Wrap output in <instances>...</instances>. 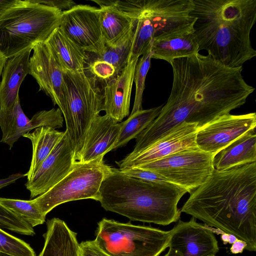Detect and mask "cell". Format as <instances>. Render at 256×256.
I'll list each match as a JSON object with an SVG mask.
<instances>
[{"instance_id":"6da1fadb","label":"cell","mask_w":256,"mask_h":256,"mask_svg":"<svg viewBox=\"0 0 256 256\" xmlns=\"http://www.w3.org/2000/svg\"><path fill=\"white\" fill-rule=\"evenodd\" d=\"M170 64L173 82L166 104L198 128L244 105L254 90L243 78L242 67H228L208 54L198 53Z\"/></svg>"},{"instance_id":"7a4b0ae2","label":"cell","mask_w":256,"mask_h":256,"mask_svg":"<svg viewBox=\"0 0 256 256\" xmlns=\"http://www.w3.org/2000/svg\"><path fill=\"white\" fill-rule=\"evenodd\" d=\"M205 224L232 234L256 251V162L214 169L180 209Z\"/></svg>"},{"instance_id":"3957f363","label":"cell","mask_w":256,"mask_h":256,"mask_svg":"<svg viewBox=\"0 0 256 256\" xmlns=\"http://www.w3.org/2000/svg\"><path fill=\"white\" fill-rule=\"evenodd\" d=\"M190 14L199 51L224 65L242 67L256 56L250 34L256 21V0H192Z\"/></svg>"},{"instance_id":"277c9868","label":"cell","mask_w":256,"mask_h":256,"mask_svg":"<svg viewBox=\"0 0 256 256\" xmlns=\"http://www.w3.org/2000/svg\"><path fill=\"white\" fill-rule=\"evenodd\" d=\"M186 192L170 182L138 179L112 167L100 186L98 202L105 210L131 220L167 226L179 220L178 204Z\"/></svg>"},{"instance_id":"5b68a950","label":"cell","mask_w":256,"mask_h":256,"mask_svg":"<svg viewBox=\"0 0 256 256\" xmlns=\"http://www.w3.org/2000/svg\"><path fill=\"white\" fill-rule=\"evenodd\" d=\"M62 13L34 0H18L0 16V55L7 59L45 42L59 26Z\"/></svg>"},{"instance_id":"8992f818","label":"cell","mask_w":256,"mask_h":256,"mask_svg":"<svg viewBox=\"0 0 256 256\" xmlns=\"http://www.w3.org/2000/svg\"><path fill=\"white\" fill-rule=\"evenodd\" d=\"M62 72L64 94L60 109L74 150L76 162L90 124L104 110V95L98 78L87 68L76 72Z\"/></svg>"},{"instance_id":"52a82bcc","label":"cell","mask_w":256,"mask_h":256,"mask_svg":"<svg viewBox=\"0 0 256 256\" xmlns=\"http://www.w3.org/2000/svg\"><path fill=\"white\" fill-rule=\"evenodd\" d=\"M192 0H137L135 32L130 56L139 58L152 40L158 36L192 27Z\"/></svg>"},{"instance_id":"ba28073f","label":"cell","mask_w":256,"mask_h":256,"mask_svg":"<svg viewBox=\"0 0 256 256\" xmlns=\"http://www.w3.org/2000/svg\"><path fill=\"white\" fill-rule=\"evenodd\" d=\"M170 230L103 218L94 240L109 256H160L168 248Z\"/></svg>"},{"instance_id":"9c48e42d","label":"cell","mask_w":256,"mask_h":256,"mask_svg":"<svg viewBox=\"0 0 256 256\" xmlns=\"http://www.w3.org/2000/svg\"><path fill=\"white\" fill-rule=\"evenodd\" d=\"M111 168L104 164V158L88 162H76L62 180L32 202L46 216L53 208L66 202L83 199L98 201L100 186Z\"/></svg>"},{"instance_id":"30bf717a","label":"cell","mask_w":256,"mask_h":256,"mask_svg":"<svg viewBox=\"0 0 256 256\" xmlns=\"http://www.w3.org/2000/svg\"><path fill=\"white\" fill-rule=\"evenodd\" d=\"M213 158V155L196 147L135 167L156 173L190 194L212 173Z\"/></svg>"},{"instance_id":"8fae6325","label":"cell","mask_w":256,"mask_h":256,"mask_svg":"<svg viewBox=\"0 0 256 256\" xmlns=\"http://www.w3.org/2000/svg\"><path fill=\"white\" fill-rule=\"evenodd\" d=\"M72 42L86 52L99 56L106 47L102 36L100 8L76 4L62 12L58 26Z\"/></svg>"},{"instance_id":"7c38bea8","label":"cell","mask_w":256,"mask_h":256,"mask_svg":"<svg viewBox=\"0 0 256 256\" xmlns=\"http://www.w3.org/2000/svg\"><path fill=\"white\" fill-rule=\"evenodd\" d=\"M256 126V114L222 116L199 128L196 141L200 149L214 156Z\"/></svg>"},{"instance_id":"4fadbf2b","label":"cell","mask_w":256,"mask_h":256,"mask_svg":"<svg viewBox=\"0 0 256 256\" xmlns=\"http://www.w3.org/2000/svg\"><path fill=\"white\" fill-rule=\"evenodd\" d=\"M198 129L196 123L182 122L138 154L127 155L116 162L119 168L138 166L184 150L198 147L196 141Z\"/></svg>"},{"instance_id":"5bb4252c","label":"cell","mask_w":256,"mask_h":256,"mask_svg":"<svg viewBox=\"0 0 256 256\" xmlns=\"http://www.w3.org/2000/svg\"><path fill=\"white\" fill-rule=\"evenodd\" d=\"M63 122L62 114L59 108L40 111L30 119L24 113L18 97L10 108L0 109V128L2 132L0 142L7 144L11 149L24 134L41 126L60 128L62 127Z\"/></svg>"},{"instance_id":"9a60e30c","label":"cell","mask_w":256,"mask_h":256,"mask_svg":"<svg viewBox=\"0 0 256 256\" xmlns=\"http://www.w3.org/2000/svg\"><path fill=\"white\" fill-rule=\"evenodd\" d=\"M218 231L197 222L193 217L188 222L179 220L170 230L168 248L182 256H216L219 248L214 233Z\"/></svg>"},{"instance_id":"2e32d148","label":"cell","mask_w":256,"mask_h":256,"mask_svg":"<svg viewBox=\"0 0 256 256\" xmlns=\"http://www.w3.org/2000/svg\"><path fill=\"white\" fill-rule=\"evenodd\" d=\"M74 152L70 137L65 134L34 176L25 184L30 199L48 190L72 169L75 161Z\"/></svg>"},{"instance_id":"e0dca14e","label":"cell","mask_w":256,"mask_h":256,"mask_svg":"<svg viewBox=\"0 0 256 256\" xmlns=\"http://www.w3.org/2000/svg\"><path fill=\"white\" fill-rule=\"evenodd\" d=\"M30 58L29 73L43 91L60 108L63 100L62 70L46 42L38 44Z\"/></svg>"},{"instance_id":"ac0fdd59","label":"cell","mask_w":256,"mask_h":256,"mask_svg":"<svg viewBox=\"0 0 256 256\" xmlns=\"http://www.w3.org/2000/svg\"><path fill=\"white\" fill-rule=\"evenodd\" d=\"M138 59L130 56L121 72L106 82L103 92L104 110L117 122H122L130 114L132 90Z\"/></svg>"},{"instance_id":"d6986e66","label":"cell","mask_w":256,"mask_h":256,"mask_svg":"<svg viewBox=\"0 0 256 256\" xmlns=\"http://www.w3.org/2000/svg\"><path fill=\"white\" fill-rule=\"evenodd\" d=\"M121 128V122L118 123L106 114L97 116L90 126L82 148L76 162H88L104 158L112 150Z\"/></svg>"},{"instance_id":"ffe728a7","label":"cell","mask_w":256,"mask_h":256,"mask_svg":"<svg viewBox=\"0 0 256 256\" xmlns=\"http://www.w3.org/2000/svg\"><path fill=\"white\" fill-rule=\"evenodd\" d=\"M150 50L152 58L162 60L170 63L174 59L198 53L199 48L192 26L154 38Z\"/></svg>"},{"instance_id":"44dd1931","label":"cell","mask_w":256,"mask_h":256,"mask_svg":"<svg viewBox=\"0 0 256 256\" xmlns=\"http://www.w3.org/2000/svg\"><path fill=\"white\" fill-rule=\"evenodd\" d=\"M32 48L6 60L0 81V109L11 107L19 97L20 86L29 73L30 55Z\"/></svg>"},{"instance_id":"7402d4cb","label":"cell","mask_w":256,"mask_h":256,"mask_svg":"<svg viewBox=\"0 0 256 256\" xmlns=\"http://www.w3.org/2000/svg\"><path fill=\"white\" fill-rule=\"evenodd\" d=\"M76 235L63 220H48L44 245L38 256H81Z\"/></svg>"},{"instance_id":"603a6c76","label":"cell","mask_w":256,"mask_h":256,"mask_svg":"<svg viewBox=\"0 0 256 256\" xmlns=\"http://www.w3.org/2000/svg\"><path fill=\"white\" fill-rule=\"evenodd\" d=\"M256 162V133L252 130L224 148L213 158L214 169L223 171Z\"/></svg>"},{"instance_id":"cb8c5ba5","label":"cell","mask_w":256,"mask_h":256,"mask_svg":"<svg viewBox=\"0 0 256 256\" xmlns=\"http://www.w3.org/2000/svg\"><path fill=\"white\" fill-rule=\"evenodd\" d=\"M62 71L76 72L85 69L89 56L62 31L56 28L45 42Z\"/></svg>"},{"instance_id":"d4e9b609","label":"cell","mask_w":256,"mask_h":256,"mask_svg":"<svg viewBox=\"0 0 256 256\" xmlns=\"http://www.w3.org/2000/svg\"><path fill=\"white\" fill-rule=\"evenodd\" d=\"M65 134L48 126L36 128L32 132H27L22 136L32 142V158L28 172L24 174L27 180H30L38 170L42 162L48 156Z\"/></svg>"},{"instance_id":"484cf974","label":"cell","mask_w":256,"mask_h":256,"mask_svg":"<svg viewBox=\"0 0 256 256\" xmlns=\"http://www.w3.org/2000/svg\"><path fill=\"white\" fill-rule=\"evenodd\" d=\"M100 22L106 46L112 44L130 27L134 20L110 5L100 6Z\"/></svg>"},{"instance_id":"4316f807","label":"cell","mask_w":256,"mask_h":256,"mask_svg":"<svg viewBox=\"0 0 256 256\" xmlns=\"http://www.w3.org/2000/svg\"><path fill=\"white\" fill-rule=\"evenodd\" d=\"M162 106L138 110L121 122L120 132L112 150L124 146L130 140L136 138L158 116Z\"/></svg>"},{"instance_id":"83f0119b","label":"cell","mask_w":256,"mask_h":256,"mask_svg":"<svg viewBox=\"0 0 256 256\" xmlns=\"http://www.w3.org/2000/svg\"><path fill=\"white\" fill-rule=\"evenodd\" d=\"M136 20L122 36L112 44L106 46L104 52L96 59L106 61L112 64L118 75L127 64L135 32Z\"/></svg>"},{"instance_id":"f1b7e54d","label":"cell","mask_w":256,"mask_h":256,"mask_svg":"<svg viewBox=\"0 0 256 256\" xmlns=\"http://www.w3.org/2000/svg\"><path fill=\"white\" fill-rule=\"evenodd\" d=\"M0 204L18 215L32 227L44 224L46 216L36 207L32 200L0 198Z\"/></svg>"},{"instance_id":"f546056e","label":"cell","mask_w":256,"mask_h":256,"mask_svg":"<svg viewBox=\"0 0 256 256\" xmlns=\"http://www.w3.org/2000/svg\"><path fill=\"white\" fill-rule=\"evenodd\" d=\"M150 47L151 44L142 55L140 59H138L136 66L134 80L136 84V94L133 108L130 114L142 110V94L146 76L150 66L152 59Z\"/></svg>"},{"instance_id":"4dcf8cb0","label":"cell","mask_w":256,"mask_h":256,"mask_svg":"<svg viewBox=\"0 0 256 256\" xmlns=\"http://www.w3.org/2000/svg\"><path fill=\"white\" fill-rule=\"evenodd\" d=\"M0 252L12 256H36L34 250L28 243L0 228Z\"/></svg>"},{"instance_id":"1f68e13d","label":"cell","mask_w":256,"mask_h":256,"mask_svg":"<svg viewBox=\"0 0 256 256\" xmlns=\"http://www.w3.org/2000/svg\"><path fill=\"white\" fill-rule=\"evenodd\" d=\"M0 228L20 234L33 236L35 234L33 227L0 204Z\"/></svg>"},{"instance_id":"d6a6232c","label":"cell","mask_w":256,"mask_h":256,"mask_svg":"<svg viewBox=\"0 0 256 256\" xmlns=\"http://www.w3.org/2000/svg\"><path fill=\"white\" fill-rule=\"evenodd\" d=\"M87 68L96 78L106 82L116 76L114 66L103 60L96 59L88 64Z\"/></svg>"},{"instance_id":"836d02e7","label":"cell","mask_w":256,"mask_h":256,"mask_svg":"<svg viewBox=\"0 0 256 256\" xmlns=\"http://www.w3.org/2000/svg\"><path fill=\"white\" fill-rule=\"evenodd\" d=\"M118 169L123 174L138 179L152 182H168L164 178L159 174L151 171L140 168H139L130 167Z\"/></svg>"},{"instance_id":"e575fe53","label":"cell","mask_w":256,"mask_h":256,"mask_svg":"<svg viewBox=\"0 0 256 256\" xmlns=\"http://www.w3.org/2000/svg\"><path fill=\"white\" fill-rule=\"evenodd\" d=\"M81 256H109L96 244L94 240H86L80 244Z\"/></svg>"},{"instance_id":"d590c367","label":"cell","mask_w":256,"mask_h":256,"mask_svg":"<svg viewBox=\"0 0 256 256\" xmlns=\"http://www.w3.org/2000/svg\"><path fill=\"white\" fill-rule=\"evenodd\" d=\"M34 0L38 3L58 8L62 12L69 10L76 5V3L71 0Z\"/></svg>"},{"instance_id":"8d00e7d4","label":"cell","mask_w":256,"mask_h":256,"mask_svg":"<svg viewBox=\"0 0 256 256\" xmlns=\"http://www.w3.org/2000/svg\"><path fill=\"white\" fill-rule=\"evenodd\" d=\"M25 176V175L21 173H17L10 175L6 178L0 180V190L14 183L18 180Z\"/></svg>"},{"instance_id":"74e56055","label":"cell","mask_w":256,"mask_h":256,"mask_svg":"<svg viewBox=\"0 0 256 256\" xmlns=\"http://www.w3.org/2000/svg\"><path fill=\"white\" fill-rule=\"evenodd\" d=\"M246 246L247 244L246 242L238 239L232 244L230 250L233 254L242 253L244 250L246 248Z\"/></svg>"},{"instance_id":"f35d334b","label":"cell","mask_w":256,"mask_h":256,"mask_svg":"<svg viewBox=\"0 0 256 256\" xmlns=\"http://www.w3.org/2000/svg\"><path fill=\"white\" fill-rule=\"evenodd\" d=\"M18 2V0H0V16Z\"/></svg>"},{"instance_id":"ab89813d","label":"cell","mask_w":256,"mask_h":256,"mask_svg":"<svg viewBox=\"0 0 256 256\" xmlns=\"http://www.w3.org/2000/svg\"><path fill=\"white\" fill-rule=\"evenodd\" d=\"M221 240L223 242L224 244H228L229 234L222 232L221 234Z\"/></svg>"},{"instance_id":"60d3db41","label":"cell","mask_w":256,"mask_h":256,"mask_svg":"<svg viewBox=\"0 0 256 256\" xmlns=\"http://www.w3.org/2000/svg\"><path fill=\"white\" fill-rule=\"evenodd\" d=\"M163 256H182L181 254L172 249L169 248L168 252Z\"/></svg>"},{"instance_id":"b9f144b4","label":"cell","mask_w":256,"mask_h":256,"mask_svg":"<svg viewBox=\"0 0 256 256\" xmlns=\"http://www.w3.org/2000/svg\"><path fill=\"white\" fill-rule=\"evenodd\" d=\"M238 240V238L236 236H234L232 234H229L228 240V243L229 244H232Z\"/></svg>"},{"instance_id":"7bdbcfd3","label":"cell","mask_w":256,"mask_h":256,"mask_svg":"<svg viewBox=\"0 0 256 256\" xmlns=\"http://www.w3.org/2000/svg\"><path fill=\"white\" fill-rule=\"evenodd\" d=\"M6 58L0 56V78L1 76V74L4 66V64L6 60Z\"/></svg>"},{"instance_id":"ee69618b","label":"cell","mask_w":256,"mask_h":256,"mask_svg":"<svg viewBox=\"0 0 256 256\" xmlns=\"http://www.w3.org/2000/svg\"><path fill=\"white\" fill-rule=\"evenodd\" d=\"M0 256H12L0 252Z\"/></svg>"},{"instance_id":"f6af8a7d","label":"cell","mask_w":256,"mask_h":256,"mask_svg":"<svg viewBox=\"0 0 256 256\" xmlns=\"http://www.w3.org/2000/svg\"></svg>"},{"instance_id":"bcb514c9","label":"cell","mask_w":256,"mask_h":256,"mask_svg":"<svg viewBox=\"0 0 256 256\" xmlns=\"http://www.w3.org/2000/svg\"></svg>"}]
</instances>
